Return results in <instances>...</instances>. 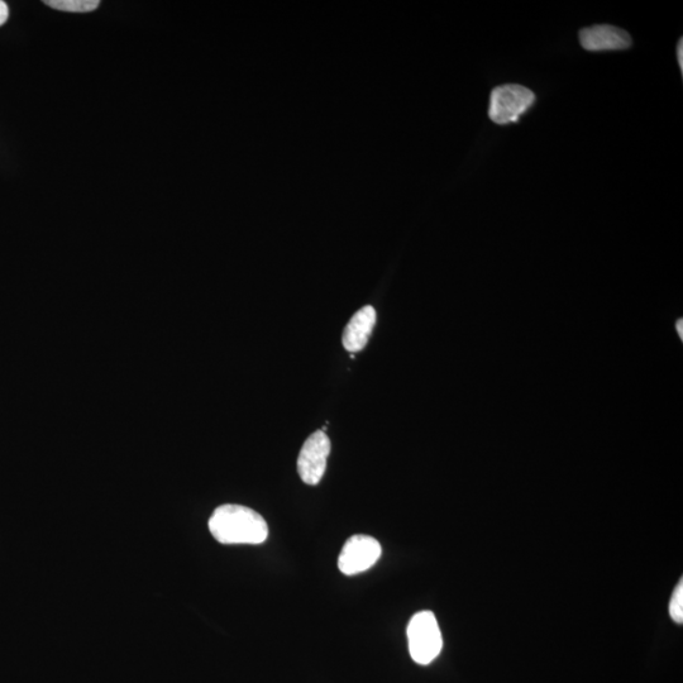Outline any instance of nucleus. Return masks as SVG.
I'll return each mask as SVG.
<instances>
[{
	"mask_svg": "<svg viewBox=\"0 0 683 683\" xmlns=\"http://www.w3.org/2000/svg\"><path fill=\"white\" fill-rule=\"evenodd\" d=\"M580 44L591 52L620 51L632 46V37L622 28L596 25L580 31Z\"/></svg>",
	"mask_w": 683,
	"mask_h": 683,
	"instance_id": "nucleus-6",
	"label": "nucleus"
},
{
	"mask_svg": "<svg viewBox=\"0 0 683 683\" xmlns=\"http://www.w3.org/2000/svg\"><path fill=\"white\" fill-rule=\"evenodd\" d=\"M376 324V310L367 305L353 315L343 332L342 342L347 351L360 352L364 350Z\"/></svg>",
	"mask_w": 683,
	"mask_h": 683,
	"instance_id": "nucleus-7",
	"label": "nucleus"
},
{
	"mask_svg": "<svg viewBox=\"0 0 683 683\" xmlns=\"http://www.w3.org/2000/svg\"><path fill=\"white\" fill-rule=\"evenodd\" d=\"M329 453L331 441L326 432H315L305 441L298 457L299 476L305 484L315 486L323 479Z\"/></svg>",
	"mask_w": 683,
	"mask_h": 683,
	"instance_id": "nucleus-5",
	"label": "nucleus"
},
{
	"mask_svg": "<svg viewBox=\"0 0 683 683\" xmlns=\"http://www.w3.org/2000/svg\"><path fill=\"white\" fill-rule=\"evenodd\" d=\"M46 6L57 11L70 13H89L99 7V0H46Z\"/></svg>",
	"mask_w": 683,
	"mask_h": 683,
	"instance_id": "nucleus-8",
	"label": "nucleus"
},
{
	"mask_svg": "<svg viewBox=\"0 0 683 683\" xmlns=\"http://www.w3.org/2000/svg\"><path fill=\"white\" fill-rule=\"evenodd\" d=\"M409 652L418 665L427 666L443 648L441 629L432 611H420L408 625Z\"/></svg>",
	"mask_w": 683,
	"mask_h": 683,
	"instance_id": "nucleus-2",
	"label": "nucleus"
},
{
	"mask_svg": "<svg viewBox=\"0 0 683 683\" xmlns=\"http://www.w3.org/2000/svg\"><path fill=\"white\" fill-rule=\"evenodd\" d=\"M536 103V94L518 84L500 85L490 95L489 117L499 126L517 123Z\"/></svg>",
	"mask_w": 683,
	"mask_h": 683,
	"instance_id": "nucleus-3",
	"label": "nucleus"
},
{
	"mask_svg": "<svg viewBox=\"0 0 683 683\" xmlns=\"http://www.w3.org/2000/svg\"><path fill=\"white\" fill-rule=\"evenodd\" d=\"M9 17V9L6 3L2 2L0 0V26H3L4 23L8 21Z\"/></svg>",
	"mask_w": 683,
	"mask_h": 683,
	"instance_id": "nucleus-10",
	"label": "nucleus"
},
{
	"mask_svg": "<svg viewBox=\"0 0 683 683\" xmlns=\"http://www.w3.org/2000/svg\"><path fill=\"white\" fill-rule=\"evenodd\" d=\"M677 332H680V336L682 337V320L677 323Z\"/></svg>",
	"mask_w": 683,
	"mask_h": 683,
	"instance_id": "nucleus-12",
	"label": "nucleus"
},
{
	"mask_svg": "<svg viewBox=\"0 0 683 683\" xmlns=\"http://www.w3.org/2000/svg\"><path fill=\"white\" fill-rule=\"evenodd\" d=\"M209 530L222 544H261L269 537L266 520L246 506H219L209 519Z\"/></svg>",
	"mask_w": 683,
	"mask_h": 683,
	"instance_id": "nucleus-1",
	"label": "nucleus"
},
{
	"mask_svg": "<svg viewBox=\"0 0 683 683\" xmlns=\"http://www.w3.org/2000/svg\"><path fill=\"white\" fill-rule=\"evenodd\" d=\"M381 553V544L377 539L365 534L352 536L339 554V571L346 576H355L357 573L370 570L380 560Z\"/></svg>",
	"mask_w": 683,
	"mask_h": 683,
	"instance_id": "nucleus-4",
	"label": "nucleus"
},
{
	"mask_svg": "<svg viewBox=\"0 0 683 683\" xmlns=\"http://www.w3.org/2000/svg\"><path fill=\"white\" fill-rule=\"evenodd\" d=\"M670 614L671 618L675 620L677 624L683 623V584L682 580L680 584L677 585L675 594L672 596L670 604Z\"/></svg>",
	"mask_w": 683,
	"mask_h": 683,
	"instance_id": "nucleus-9",
	"label": "nucleus"
},
{
	"mask_svg": "<svg viewBox=\"0 0 683 683\" xmlns=\"http://www.w3.org/2000/svg\"><path fill=\"white\" fill-rule=\"evenodd\" d=\"M677 61L678 65H680L681 71H683V40L681 38L680 42H678L677 45Z\"/></svg>",
	"mask_w": 683,
	"mask_h": 683,
	"instance_id": "nucleus-11",
	"label": "nucleus"
}]
</instances>
